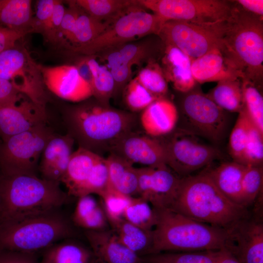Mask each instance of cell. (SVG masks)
Wrapping results in <instances>:
<instances>
[{
  "mask_svg": "<svg viewBox=\"0 0 263 263\" xmlns=\"http://www.w3.org/2000/svg\"><path fill=\"white\" fill-rule=\"evenodd\" d=\"M84 235L96 259L100 263H145L119 240L111 228L85 230Z\"/></svg>",
  "mask_w": 263,
  "mask_h": 263,
  "instance_id": "cell-19",
  "label": "cell"
},
{
  "mask_svg": "<svg viewBox=\"0 0 263 263\" xmlns=\"http://www.w3.org/2000/svg\"><path fill=\"white\" fill-rule=\"evenodd\" d=\"M75 141L68 133L52 136L41 155L38 167L41 178L60 184L66 172Z\"/></svg>",
  "mask_w": 263,
  "mask_h": 263,
  "instance_id": "cell-20",
  "label": "cell"
},
{
  "mask_svg": "<svg viewBox=\"0 0 263 263\" xmlns=\"http://www.w3.org/2000/svg\"><path fill=\"white\" fill-rule=\"evenodd\" d=\"M108 187L109 173L106 160L100 156L93 167L78 197L93 194L101 197L107 192Z\"/></svg>",
  "mask_w": 263,
  "mask_h": 263,
  "instance_id": "cell-42",
  "label": "cell"
},
{
  "mask_svg": "<svg viewBox=\"0 0 263 263\" xmlns=\"http://www.w3.org/2000/svg\"><path fill=\"white\" fill-rule=\"evenodd\" d=\"M252 122L244 107L238 113L229 140V153L233 161L241 163Z\"/></svg>",
  "mask_w": 263,
  "mask_h": 263,
  "instance_id": "cell-38",
  "label": "cell"
},
{
  "mask_svg": "<svg viewBox=\"0 0 263 263\" xmlns=\"http://www.w3.org/2000/svg\"><path fill=\"white\" fill-rule=\"evenodd\" d=\"M191 70L194 79L200 84L238 78L226 67L222 54L217 48L192 59Z\"/></svg>",
  "mask_w": 263,
  "mask_h": 263,
  "instance_id": "cell-27",
  "label": "cell"
},
{
  "mask_svg": "<svg viewBox=\"0 0 263 263\" xmlns=\"http://www.w3.org/2000/svg\"><path fill=\"white\" fill-rule=\"evenodd\" d=\"M263 166H246L242 181V204L246 207L261 194L263 188Z\"/></svg>",
  "mask_w": 263,
  "mask_h": 263,
  "instance_id": "cell-41",
  "label": "cell"
},
{
  "mask_svg": "<svg viewBox=\"0 0 263 263\" xmlns=\"http://www.w3.org/2000/svg\"><path fill=\"white\" fill-rule=\"evenodd\" d=\"M90 98L64 109L63 120L67 133L79 147L101 156L103 151H111L124 136L132 132L136 119L130 113Z\"/></svg>",
  "mask_w": 263,
  "mask_h": 263,
  "instance_id": "cell-1",
  "label": "cell"
},
{
  "mask_svg": "<svg viewBox=\"0 0 263 263\" xmlns=\"http://www.w3.org/2000/svg\"><path fill=\"white\" fill-rule=\"evenodd\" d=\"M263 133L252 122L240 164L245 166H263Z\"/></svg>",
  "mask_w": 263,
  "mask_h": 263,
  "instance_id": "cell-44",
  "label": "cell"
},
{
  "mask_svg": "<svg viewBox=\"0 0 263 263\" xmlns=\"http://www.w3.org/2000/svg\"><path fill=\"white\" fill-rule=\"evenodd\" d=\"M228 250L240 263H263V224L261 219L241 220L230 229Z\"/></svg>",
  "mask_w": 263,
  "mask_h": 263,
  "instance_id": "cell-17",
  "label": "cell"
},
{
  "mask_svg": "<svg viewBox=\"0 0 263 263\" xmlns=\"http://www.w3.org/2000/svg\"><path fill=\"white\" fill-rule=\"evenodd\" d=\"M74 234L71 223L59 210L0 222V250L36 254Z\"/></svg>",
  "mask_w": 263,
  "mask_h": 263,
  "instance_id": "cell-6",
  "label": "cell"
},
{
  "mask_svg": "<svg viewBox=\"0 0 263 263\" xmlns=\"http://www.w3.org/2000/svg\"><path fill=\"white\" fill-rule=\"evenodd\" d=\"M60 185L36 174L0 171V222L59 210L70 196Z\"/></svg>",
  "mask_w": 263,
  "mask_h": 263,
  "instance_id": "cell-4",
  "label": "cell"
},
{
  "mask_svg": "<svg viewBox=\"0 0 263 263\" xmlns=\"http://www.w3.org/2000/svg\"><path fill=\"white\" fill-rule=\"evenodd\" d=\"M39 263H94L96 259L90 247L69 239L43 251Z\"/></svg>",
  "mask_w": 263,
  "mask_h": 263,
  "instance_id": "cell-28",
  "label": "cell"
},
{
  "mask_svg": "<svg viewBox=\"0 0 263 263\" xmlns=\"http://www.w3.org/2000/svg\"><path fill=\"white\" fill-rule=\"evenodd\" d=\"M131 197L108 189L100 198L107 219L123 218L124 210Z\"/></svg>",
  "mask_w": 263,
  "mask_h": 263,
  "instance_id": "cell-46",
  "label": "cell"
},
{
  "mask_svg": "<svg viewBox=\"0 0 263 263\" xmlns=\"http://www.w3.org/2000/svg\"><path fill=\"white\" fill-rule=\"evenodd\" d=\"M185 94L181 103L183 127L180 129L213 143H220L226 132L225 111L200 91L193 88Z\"/></svg>",
  "mask_w": 263,
  "mask_h": 263,
  "instance_id": "cell-9",
  "label": "cell"
},
{
  "mask_svg": "<svg viewBox=\"0 0 263 263\" xmlns=\"http://www.w3.org/2000/svg\"><path fill=\"white\" fill-rule=\"evenodd\" d=\"M21 94L10 82L0 78V107L14 102Z\"/></svg>",
  "mask_w": 263,
  "mask_h": 263,
  "instance_id": "cell-51",
  "label": "cell"
},
{
  "mask_svg": "<svg viewBox=\"0 0 263 263\" xmlns=\"http://www.w3.org/2000/svg\"><path fill=\"white\" fill-rule=\"evenodd\" d=\"M100 156L81 147L73 151L61 181L69 196L78 197L93 167Z\"/></svg>",
  "mask_w": 263,
  "mask_h": 263,
  "instance_id": "cell-23",
  "label": "cell"
},
{
  "mask_svg": "<svg viewBox=\"0 0 263 263\" xmlns=\"http://www.w3.org/2000/svg\"><path fill=\"white\" fill-rule=\"evenodd\" d=\"M218 263H240L233 254L226 248L219 251Z\"/></svg>",
  "mask_w": 263,
  "mask_h": 263,
  "instance_id": "cell-54",
  "label": "cell"
},
{
  "mask_svg": "<svg viewBox=\"0 0 263 263\" xmlns=\"http://www.w3.org/2000/svg\"></svg>",
  "mask_w": 263,
  "mask_h": 263,
  "instance_id": "cell-57",
  "label": "cell"
},
{
  "mask_svg": "<svg viewBox=\"0 0 263 263\" xmlns=\"http://www.w3.org/2000/svg\"><path fill=\"white\" fill-rule=\"evenodd\" d=\"M55 2L56 0H39L37 1L32 33L43 34L51 20Z\"/></svg>",
  "mask_w": 263,
  "mask_h": 263,
  "instance_id": "cell-48",
  "label": "cell"
},
{
  "mask_svg": "<svg viewBox=\"0 0 263 263\" xmlns=\"http://www.w3.org/2000/svg\"><path fill=\"white\" fill-rule=\"evenodd\" d=\"M225 21L197 23L167 20L158 36L163 43L172 45L194 59L213 49L220 50Z\"/></svg>",
  "mask_w": 263,
  "mask_h": 263,
  "instance_id": "cell-11",
  "label": "cell"
},
{
  "mask_svg": "<svg viewBox=\"0 0 263 263\" xmlns=\"http://www.w3.org/2000/svg\"><path fill=\"white\" fill-rule=\"evenodd\" d=\"M0 78L37 104L46 106L49 100L39 64L18 43L0 52Z\"/></svg>",
  "mask_w": 263,
  "mask_h": 263,
  "instance_id": "cell-10",
  "label": "cell"
},
{
  "mask_svg": "<svg viewBox=\"0 0 263 263\" xmlns=\"http://www.w3.org/2000/svg\"><path fill=\"white\" fill-rule=\"evenodd\" d=\"M244 11L251 14L263 17V0H234Z\"/></svg>",
  "mask_w": 263,
  "mask_h": 263,
  "instance_id": "cell-53",
  "label": "cell"
},
{
  "mask_svg": "<svg viewBox=\"0 0 263 263\" xmlns=\"http://www.w3.org/2000/svg\"><path fill=\"white\" fill-rule=\"evenodd\" d=\"M124 92L126 105L134 112L143 111L158 99L141 85L135 77L127 83Z\"/></svg>",
  "mask_w": 263,
  "mask_h": 263,
  "instance_id": "cell-43",
  "label": "cell"
},
{
  "mask_svg": "<svg viewBox=\"0 0 263 263\" xmlns=\"http://www.w3.org/2000/svg\"><path fill=\"white\" fill-rule=\"evenodd\" d=\"M105 159L109 173L108 189L129 197L138 196L136 168L126 159L113 152Z\"/></svg>",
  "mask_w": 263,
  "mask_h": 263,
  "instance_id": "cell-24",
  "label": "cell"
},
{
  "mask_svg": "<svg viewBox=\"0 0 263 263\" xmlns=\"http://www.w3.org/2000/svg\"><path fill=\"white\" fill-rule=\"evenodd\" d=\"M151 254L164 252H199L228 249L230 229L204 223L170 208L156 209Z\"/></svg>",
  "mask_w": 263,
  "mask_h": 263,
  "instance_id": "cell-5",
  "label": "cell"
},
{
  "mask_svg": "<svg viewBox=\"0 0 263 263\" xmlns=\"http://www.w3.org/2000/svg\"><path fill=\"white\" fill-rule=\"evenodd\" d=\"M226 20L220 50L226 67L241 80L257 87L263 79V19L243 10L234 1Z\"/></svg>",
  "mask_w": 263,
  "mask_h": 263,
  "instance_id": "cell-2",
  "label": "cell"
},
{
  "mask_svg": "<svg viewBox=\"0 0 263 263\" xmlns=\"http://www.w3.org/2000/svg\"><path fill=\"white\" fill-rule=\"evenodd\" d=\"M47 124L0 141V171L36 174L42 151L55 133Z\"/></svg>",
  "mask_w": 263,
  "mask_h": 263,
  "instance_id": "cell-8",
  "label": "cell"
},
{
  "mask_svg": "<svg viewBox=\"0 0 263 263\" xmlns=\"http://www.w3.org/2000/svg\"><path fill=\"white\" fill-rule=\"evenodd\" d=\"M111 152L132 164L136 163L150 167L166 165V152L160 140L132 132L124 136Z\"/></svg>",
  "mask_w": 263,
  "mask_h": 263,
  "instance_id": "cell-18",
  "label": "cell"
},
{
  "mask_svg": "<svg viewBox=\"0 0 263 263\" xmlns=\"http://www.w3.org/2000/svg\"><path fill=\"white\" fill-rule=\"evenodd\" d=\"M109 226L121 242L140 257L150 255L153 243L152 230L142 229L123 218L108 219Z\"/></svg>",
  "mask_w": 263,
  "mask_h": 263,
  "instance_id": "cell-25",
  "label": "cell"
},
{
  "mask_svg": "<svg viewBox=\"0 0 263 263\" xmlns=\"http://www.w3.org/2000/svg\"><path fill=\"white\" fill-rule=\"evenodd\" d=\"M114 47L132 67L139 65L144 60L154 59L150 57L151 48L146 43H127Z\"/></svg>",
  "mask_w": 263,
  "mask_h": 263,
  "instance_id": "cell-47",
  "label": "cell"
},
{
  "mask_svg": "<svg viewBox=\"0 0 263 263\" xmlns=\"http://www.w3.org/2000/svg\"><path fill=\"white\" fill-rule=\"evenodd\" d=\"M206 94L225 111L239 113L244 107L242 81L238 78L218 81Z\"/></svg>",
  "mask_w": 263,
  "mask_h": 263,
  "instance_id": "cell-31",
  "label": "cell"
},
{
  "mask_svg": "<svg viewBox=\"0 0 263 263\" xmlns=\"http://www.w3.org/2000/svg\"><path fill=\"white\" fill-rule=\"evenodd\" d=\"M179 120V113L175 104L165 97L151 103L141 114L140 121L144 132L152 137L170 133Z\"/></svg>",
  "mask_w": 263,
  "mask_h": 263,
  "instance_id": "cell-22",
  "label": "cell"
},
{
  "mask_svg": "<svg viewBox=\"0 0 263 263\" xmlns=\"http://www.w3.org/2000/svg\"><path fill=\"white\" fill-rule=\"evenodd\" d=\"M170 208L196 221L230 229L249 217L246 207L226 197L207 171L181 178Z\"/></svg>",
  "mask_w": 263,
  "mask_h": 263,
  "instance_id": "cell-3",
  "label": "cell"
},
{
  "mask_svg": "<svg viewBox=\"0 0 263 263\" xmlns=\"http://www.w3.org/2000/svg\"><path fill=\"white\" fill-rule=\"evenodd\" d=\"M101 53L102 58L107 62V67L114 79L115 93L116 90H119L131 80L132 67L124 60L115 47L105 50Z\"/></svg>",
  "mask_w": 263,
  "mask_h": 263,
  "instance_id": "cell-40",
  "label": "cell"
},
{
  "mask_svg": "<svg viewBox=\"0 0 263 263\" xmlns=\"http://www.w3.org/2000/svg\"><path fill=\"white\" fill-rule=\"evenodd\" d=\"M163 44L160 66L167 82L171 83L175 89L183 93L192 90L196 83L191 73L192 58L177 47Z\"/></svg>",
  "mask_w": 263,
  "mask_h": 263,
  "instance_id": "cell-21",
  "label": "cell"
},
{
  "mask_svg": "<svg viewBox=\"0 0 263 263\" xmlns=\"http://www.w3.org/2000/svg\"><path fill=\"white\" fill-rule=\"evenodd\" d=\"M66 8L62 2L56 0L53 14L46 30L42 35L47 42L57 45L60 27Z\"/></svg>",
  "mask_w": 263,
  "mask_h": 263,
  "instance_id": "cell-49",
  "label": "cell"
},
{
  "mask_svg": "<svg viewBox=\"0 0 263 263\" xmlns=\"http://www.w3.org/2000/svg\"><path fill=\"white\" fill-rule=\"evenodd\" d=\"M48 123L46 106L21 94L14 102L0 107V140Z\"/></svg>",
  "mask_w": 263,
  "mask_h": 263,
  "instance_id": "cell-15",
  "label": "cell"
},
{
  "mask_svg": "<svg viewBox=\"0 0 263 263\" xmlns=\"http://www.w3.org/2000/svg\"><path fill=\"white\" fill-rule=\"evenodd\" d=\"M244 108L251 122L263 133V98L258 88L251 81L243 79Z\"/></svg>",
  "mask_w": 263,
  "mask_h": 263,
  "instance_id": "cell-39",
  "label": "cell"
},
{
  "mask_svg": "<svg viewBox=\"0 0 263 263\" xmlns=\"http://www.w3.org/2000/svg\"></svg>",
  "mask_w": 263,
  "mask_h": 263,
  "instance_id": "cell-56",
  "label": "cell"
},
{
  "mask_svg": "<svg viewBox=\"0 0 263 263\" xmlns=\"http://www.w3.org/2000/svg\"><path fill=\"white\" fill-rule=\"evenodd\" d=\"M123 218L145 230H152L157 221L156 210L139 196L131 197L124 210Z\"/></svg>",
  "mask_w": 263,
  "mask_h": 263,
  "instance_id": "cell-35",
  "label": "cell"
},
{
  "mask_svg": "<svg viewBox=\"0 0 263 263\" xmlns=\"http://www.w3.org/2000/svg\"><path fill=\"white\" fill-rule=\"evenodd\" d=\"M78 198L72 216L73 224L84 230L98 231L109 228L107 217L101 201L92 195Z\"/></svg>",
  "mask_w": 263,
  "mask_h": 263,
  "instance_id": "cell-30",
  "label": "cell"
},
{
  "mask_svg": "<svg viewBox=\"0 0 263 263\" xmlns=\"http://www.w3.org/2000/svg\"><path fill=\"white\" fill-rule=\"evenodd\" d=\"M219 251L164 252L143 257L145 263H218Z\"/></svg>",
  "mask_w": 263,
  "mask_h": 263,
  "instance_id": "cell-36",
  "label": "cell"
},
{
  "mask_svg": "<svg viewBox=\"0 0 263 263\" xmlns=\"http://www.w3.org/2000/svg\"><path fill=\"white\" fill-rule=\"evenodd\" d=\"M0 263H39L36 254L0 250Z\"/></svg>",
  "mask_w": 263,
  "mask_h": 263,
  "instance_id": "cell-50",
  "label": "cell"
},
{
  "mask_svg": "<svg viewBox=\"0 0 263 263\" xmlns=\"http://www.w3.org/2000/svg\"><path fill=\"white\" fill-rule=\"evenodd\" d=\"M94 263H99L97 261H96Z\"/></svg>",
  "mask_w": 263,
  "mask_h": 263,
  "instance_id": "cell-55",
  "label": "cell"
},
{
  "mask_svg": "<svg viewBox=\"0 0 263 263\" xmlns=\"http://www.w3.org/2000/svg\"><path fill=\"white\" fill-rule=\"evenodd\" d=\"M175 131L169 139L161 141L166 152V165L178 175L189 176L222 158L219 149L202 143L198 136L180 128Z\"/></svg>",
  "mask_w": 263,
  "mask_h": 263,
  "instance_id": "cell-13",
  "label": "cell"
},
{
  "mask_svg": "<svg viewBox=\"0 0 263 263\" xmlns=\"http://www.w3.org/2000/svg\"><path fill=\"white\" fill-rule=\"evenodd\" d=\"M86 56L91 73L90 85L93 96L101 104L108 105L109 100L114 92L113 76L106 66L100 65L92 56Z\"/></svg>",
  "mask_w": 263,
  "mask_h": 263,
  "instance_id": "cell-33",
  "label": "cell"
},
{
  "mask_svg": "<svg viewBox=\"0 0 263 263\" xmlns=\"http://www.w3.org/2000/svg\"><path fill=\"white\" fill-rule=\"evenodd\" d=\"M24 35L0 26V52L14 46Z\"/></svg>",
  "mask_w": 263,
  "mask_h": 263,
  "instance_id": "cell-52",
  "label": "cell"
},
{
  "mask_svg": "<svg viewBox=\"0 0 263 263\" xmlns=\"http://www.w3.org/2000/svg\"><path fill=\"white\" fill-rule=\"evenodd\" d=\"M138 196L156 209L169 208L179 187L181 178L167 165L136 168Z\"/></svg>",
  "mask_w": 263,
  "mask_h": 263,
  "instance_id": "cell-14",
  "label": "cell"
},
{
  "mask_svg": "<svg viewBox=\"0 0 263 263\" xmlns=\"http://www.w3.org/2000/svg\"><path fill=\"white\" fill-rule=\"evenodd\" d=\"M61 21L58 37L57 45L69 48L72 38L76 21L81 9L75 0L69 1Z\"/></svg>",
  "mask_w": 263,
  "mask_h": 263,
  "instance_id": "cell-45",
  "label": "cell"
},
{
  "mask_svg": "<svg viewBox=\"0 0 263 263\" xmlns=\"http://www.w3.org/2000/svg\"><path fill=\"white\" fill-rule=\"evenodd\" d=\"M139 4L166 21L211 23L227 19L234 1L225 0H139Z\"/></svg>",
  "mask_w": 263,
  "mask_h": 263,
  "instance_id": "cell-12",
  "label": "cell"
},
{
  "mask_svg": "<svg viewBox=\"0 0 263 263\" xmlns=\"http://www.w3.org/2000/svg\"><path fill=\"white\" fill-rule=\"evenodd\" d=\"M142 8L139 4L116 19L93 41L71 51L85 56H93L150 35L158 36L166 20Z\"/></svg>",
  "mask_w": 263,
  "mask_h": 263,
  "instance_id": "cell-7",
  "label": "cell"
},
{
  "mask_svg": "<svg viewBox=\"0 0 263 263\" xmlns=\"http://www.w3.org/2000/svg\"><path fill=\"white\" fill-rule=\"evenodd\" d=\"M39 67L47 90L58 97L79 103L93 96L90 84L81 75L75 65L39 64Z\"/></svg>",
  "mask_w": 263,
  "mask_h": 263,
  "instance_id": "cell-16",
  "label": "cell"
},
{
  "mask_svg": "<svg viewBox=\"0 0 263 263\" xmlns=\"http://www.w3.org/2000/svg\"><path fill=\"white\" fill-rule=\"evenodd\" d=\"M34 14L30 0H0V26L25 36L32 33Z\"/></svg>",
  "mask_w": 263,
  "mask_h": 263,
  "instance_id": "cell-29",
  "label": "cell"
},
{
  "mask_svg": "<svg viewBox=\"0 0 263 263\" xmlns=\"http://www.w3.org/2000/svg\"><path fill=\"white\" fill-rule=\"evenodd\" d=\"M77 5L85 13L100 20L113 22L139 5L138 0H76Z\"/></svg>",
  "mask_w": 263,
  "mask_h": 263,
  "instance_id": "cell-32",
  "label": "cell"
},
{
  "mask_svg": "<svg viewBox=\"0 0 263 263\" xmlns=\"http://www.w3.org/2000/svg\"><path fill=\"white\" fill-rule=\"evenodd\" d=\"M112 23L96 19L81 9L68 49L71 50L90 43L104 32Z\"/></svg>",
  "mask_w": 263,
  "mask_h": 263,
  "instance_id": "cell-34",
  "label": "cell"
},
{
  "mask_svg": "<svg viewBox=\"0 0 263 263\" xmlns=\"http://www.w3.org/2000/svg\"><path fill=\"white\" fill-rule=\"evenodd\" d=\"M138 82L157 98L165 97L168 92V82L160 64L150 59L135 77Z\"/></svg>",
  "mask_w": 263,
  "mask_h": 263,
  "instance_id": "cell-37",
  "label": "cell"
},
{
  "mask_svg": "<svg viewBox=\"0 0 263 263\" xmlns=\"http://www.w3.org/2000/svg\"><path fill=\"white\" fill-rule=\"evenodd\" d=\"M245 168V166L233 161L223 163L207 171L216 187L226 197L242 206V181Z\"/></svg>",
  "mask_w": 263,
  "mask_h": 263,
  "instance_id": "cell-26",
  "label": "cell"
}]
</instances>
